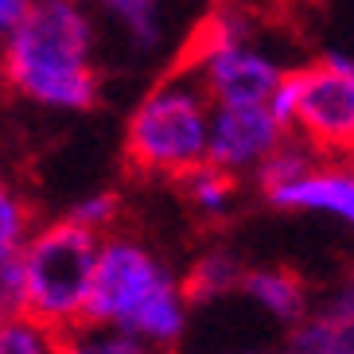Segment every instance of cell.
<instances>
[{
  "instance_id": "obj_7",
  "label": "cell",
  "mask_w": 354,
  "mask_h": 354,
  "mask_svg": "<svg viewBox=\"0 0 354 354\" xmlns=\"http://www.w3.org/2000/svg\"><path fill=\"white\" fill-rule=\"evenodd\" d=\"M288 129L272 117L269 105H245V109H214L210 117V156L207 164L222 167L230 176L250 171L257 176V167L284 148Z\"/></svg>"
},
{
  "instance_id": "obj_1",
  "label": "cell",
  "mask_w": 354,
  "mask_h": 354,
  "mask_svg": "<svg viewBox=\"0 0 354 354\" xmlns=\"http://www.w3.org/2000/svg\"><path fill=\"white\" fill-rule=\"evenodd\" d=\"M97 16L74 0H35L32 16L4 39V78L24 102L82 113L97 102Z\"/></svg>"
},
{
  "instance_id": "obj_13",
  "label": "cell",
  "mask_w": 354,
  "mask_h": 354,
  "mask_svg": "<svg viewBox=\"0 0 354 354\" xmlns=\"http://www.w3.org/2000/svg\"><path fill=\"white\" fill-rule=\"evenodd\" d=\"M183 183V195L187 203L203 214V218H230V210L238 203V176H230L222 167L214 164H203L195 167L187 179H179Z\"/></svg>"
},
{
  "instance_id": "obj_3",
  "label": "cell",
  "mask_w": 354,
  "mask_h": 354,
  "mask_svg": "<svg viewBox=\"0 0 354 354\" xmlns=\"http://www.w3.org/2000/svg\"><path fill=\"white\" fill-rule=\"evenodd\" d=\"M214 102L191 71H171L148 90L125 125V156L145 176L187 179L210 156Z\"/></svg>"
},
{
  "instance_id": "obj_15",
  "label": "cell",
  "mask_w": 354,
  "mask_h": 354,
  "mask_svg": "<svg viewBox=\"0 0 354 354\" xmlns=\"http://www.w3.org/2000/svg\"><path fill=\"white\" fill-rule=\"evenodd\" d=\"M0 354H59V335L28 315L0 323Z\"/></svg>"
},
{
  "instance_id": "obj_8",
  "label": "cell",
  "mask_w": 354,
  "mask_h": 354,
  "mask_svg": "<svg viewBox=\"0 0 354 354\" xmlns=\"http://www.w3.org/2000/svg\"><path fill=\"white\" fill-rule=\"evenodd\" d=\"M241 296H245V300H250L265 319H272L277 327H284V331L300 327V323L315 312L312 296H308V284H304L292 269H281V265H261V269H250Z\"/></svg>"
},
{
  "instance_id": "obj_11",
  "label": "cell",
  "mask_w": 354,
  "mask_h": 354,
  "mask_svg": "<svg viewBox=\"0 0 354 354\" xmlns=\"http://www.w3.org/2000/svg\"><path fill=\"white\" fill-rule=\"evenodd\" d=\"M97 16L109 20V28H117L129 51L136 55H156L167 39L164 8L156 0H105L97 4Z\"/></svg>"
},
{
  "instance_id": "obj_12",
  "label": "cell",
  "mask_w": 354,
  "mask_h": 354,
  "mask_svg": "<svg viewBox=\"0 0 354 354\" xmlns=\"http://www.w3.org/2000/svg\"><path fill=\"white\" fill-rule=\"evenodd\" d=\"M319 164H323L319 148H315L312 140H304V136H288V140H284V148H277V152H272V156L257 167L253 183H257L261 195H272V191L292 187V183L308 179Z\"/></svg>"
},
{
  "instance_id": "obj_20",
  "label": "cell",
  "mask_w": 354,
  "mask_h": 354,
  "mask_svg": "<svg viewBox=\"0 0 354 354\" xmlns=\"http://www.w3.org/2000/svg\"><path fill=\"white\" fill-rule=\"evenodd\" d=\"M234 354H277V351H234Z\"/></svg>"
},
{
  "instance_id": "obj_18",
  "label": "cell",
  "mask_w": 354,
  "mask_h": 354,
  "mask_svg": "<svg viewBox=\"0 0 354 354\" xmlns=\"http://www.w3.org/2000/svg\"><path fill=\"white\" fill-rule=\"evenodd\" d=\"M0 308H4V319L24 315V257L20 253H4L0 257Z\"/></svg>"
},
{
  "instance_id": "obj_4",
  "label": "cell",
  "mask_w": 354,
  "mask_h": 354,
  "mask_svg": "<svg viewBox=\"0 0 354 354\" xmlns=\"http://www.w3.org/2000/svg\"><path fill=\"white\" fill-rule=\"evenodd\" d=\"M179 66L203 82L214 109L269 105L288 71L257 43V20L245 8H214L195 24Z\"/></svg>"
},
{
  "instance_id": "obj_6",
  "label": "cell",
  "mask_w": 354,
  "mask_h": 354,
  "mask_svg": "<svg viewBox=\"0 0 354 354\" xmlns=\"http://www.w3.org/2000/svg\"><path fill=\"white\" fill-rule=\"evenodd\" d=\"M296 90V129L327 152H354V55L327 51L319 63L288 71Z\"/></svg>"
},
{
  "instance_id": "obj_14",
  "label": "cell",
  "mask_w": 354,
  "mask_h": 354,
  "mask_svg": "<svg viewBox=\"0 0 354 354\" xmlns=\"http://www.w3.org/2000/svg\"><path fill=\"white\" fill-rule=\"evenodd\" d=\"M59 354H156V351L129 331L82 323V327L59 335Z\"/></svg>"
},
{
  "instance_id": "obj_17",
  "label": "cell",
  "mask_w": 354,
  "mask_h": 354,
  "mask_svg": "<svg viewBox=\"0 0 354 354\" xmlns=\"http://www.w3.org/2000/svg\"><path fill=\"white\" fill-rule=\"evenodd\" d=\"M117 214H121V195H113V191H90V195L74 198L71 210H66V218L74 226L102 234V238H109V226L117 222Z\"/></svg>"
},
{
  "instance_id": "obj_10",
  "label": "cell",
  "mask_w": 354,
  "mask_h": 354,
  "mask_svg": "<svg viewBox=\"0 0 354 354\" xmlns=\"http://www.w3.org/2000/svg\"><path fill=\"white\" fill-rule=\"evenodd\" d=\"M277 354H354V315L331 308L327 300L315 304L300 327L284 331Z\"/></svg>"
},
{
  "instance_id": "obj_5",
  "label": "cell",
  "mask_w": 354,
  "mask_h": 354,
  "mask_svg": "<svg viewBox=\"0 0 354 354\" xmlns=\"http://www.w3.org/2000/svg\"><path fill=\"white\" fill-rule=\"evenodd\" d=\"M102 234L74 226L71 218L47 222L24 245V315L55 335L86 323L94 296Z\"/></svg>"
},
{
  "instance_id": "obj_2",
  "label": "cell",
  "mask_w": 354,
  "mask_h": 354,
  "mask_svg": "<svg viewBox=\"0 0 354 354\" xmlns=\"http://www.w3.org/2000/svg\"><path fill=\"white\" fill-rule=\"evenodd\" d=\"M86 323L129 331L160 354L183 343L191 300L183 281L167 269L160 253L129 234H109L102 241Z\"/></svg>"
},
{
  "instance_id": "obj_9",
  "label": "cell",
  "mask_w": 354,
  "mask_h": 354,
  "mask_svg": "<svg viewBox=\"0 0 354 354\" xmlns=\"http://www.w3.org/2000/svg\"><path fill=\"white\" fill-rule=\"evenodd\" d=\"M245 277H250V269L241 265L238 253L226 250V245H210V250H203L187 265L183 288H187L191 308L195 304H218V300H226V296L245 288Z\"/></svg>"
},
{
  "instance_id": "obj_19",
  "label": "cell",
  "mask_w": 354,
  "mask_h": 354,
  "mask_svg": "<svg viewBox=\"0 0 354 354\" xmlns=\"http://www.w3.org/2000/svg\"><path fill=\"white\" fill-rule=\"evenodd\" d=\"M32 4H35V0H0V39L16 35L24 24H28Z\"/></svg>"
},
{
  "instance_id": "obj_16",
  "label": "cell",
  "mask_w": 354,
  "mask_h": 354,
  "mask_svg": "<svg viewBox=\"0 0 354 354\" xmlns=\"http://www.w3.org/2000/svg\"><path fill=\"white\" fill-rule=\"evenodd\" d=\"M32 210L12 187L0 191V257L4 253H24V245L32 241Z\"/></svg>"
}]
</instances>
